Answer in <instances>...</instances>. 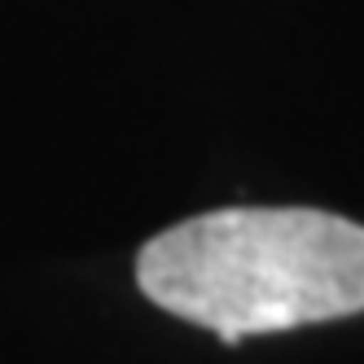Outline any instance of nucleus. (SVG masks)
I'll list each match as a JSON object with an SVG mask.
<instances>
[{"mask_svg": "<svg viewBox=\"0 0 364 364\" xmlns=\"http://www.w3.org/2000/svg\"><path fill=\"white\" fill-rule=\"evenodd\" d=\"M136 285L237 347L255 333L360 316L364 228L316 206H228L149 237Z\"/></svg>", "mask_w": 364, "mask_h": 364, "instance_id": "obj_1", "label": "nucleus"}]
</instances>
